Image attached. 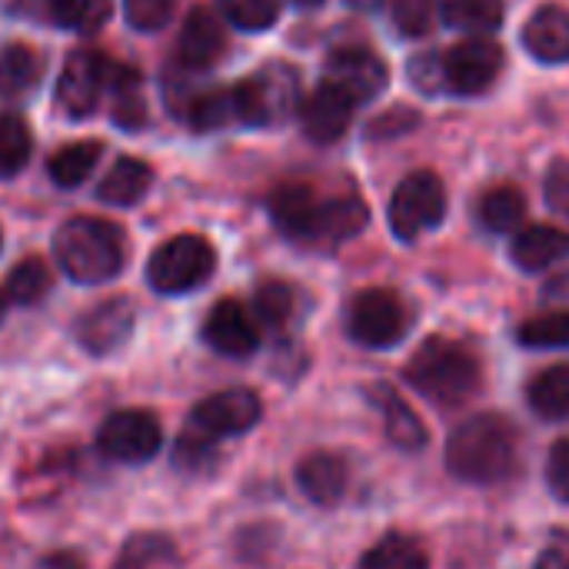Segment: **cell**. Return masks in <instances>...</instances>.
I'll list each match as a JSON object with an SVG mask.
<instances>
[{"label": "cell", "instance_id": "4dcf8cb0", "mask_svg": "<svg viewBox=\"0 0 569 569\" xmlns=\"http://www.w3.org/2000/svg\"><path fill=\"white\" fill-rule=\"evenodd\" d=\"M50 13L60 27L93 33L110 17V0H50Z\"/></svg>", "mask_w": 569, "mask_h": 569}, {"label": "cell", "instance_id": "8d00e7d4", "mask_svg": "<svg viewBox=\"0 0 569 569\" xmlns=\"http://www.w3.org/2000/svg\"><path fill=\"white\" fill-rule=\"evenodd\" d=\"M123 13L137 30H160L173 17V0H123Z\"/></svg>", "mask_w": 569, "mask_h": 569}, {"label": "cell", "instance_id": "ac0fdd59", "mask_svg": "<svg viewBox=\"0 0 569 569\" xmlns=\"http://www.w3.org/2000/svg\"><path fill=\"white\" fill-rule=\"evenodd\" d=\"M523 47L543 63H567L569 60V10L563 7H540L530 13L523 27Z\"/></svg>", "mask_w": 569, "mask_h": 569}, {"label": "cell", "instance_id": "52a82bcc", "mask_svg": "<svg viewBox=\"0 0 569 569\" xmlns=\"http://www.w3.org/2000/svg\"><path fill=\"white\" fill-rule=\"evenodd\" d=\"M447 213V187L433 170H417L400 180L390 200V227L400 240H417Z\"/></svg>", "mask_w": 569, "mask_h": 569}, {"label": "cell", "instance_id": "e0dca14e", "mask_svg": "<svg viewBox=\"0 0 569 569\" xmlns=\"http://www.w3.org/2000/svg\"><path fill=\"white\" fill-rule=\"evenodd\" d=\"M227 50V33L223 23L217 20V13H210L207 7H197L187 13L183 30H180V60L190 70H207L213 67Z\"/></svg>", "mask_w": 569, "mask_h": 569}, {"label": "cell", "instance_id": "83f0119b", "mask_svg": "<svg viewBox=\"0 0 569 569\" xmlns=\"http://www.w3.org/2000/svg\"><path fill=\"white\" fill-rule=\"evenodd\" d=\"M360 569H430V557L413 537L387 533L373 550L363 553Z\"/></svg>", "mask_w": 569, "mask_h": 569}, {"label": "cell", "instance_id": "7c38bea8", "mask_svg": "<svg viewBox=\"0 0 569 569\" xmlns=\"http://www.w3.org/2000/svg\"><path fill=\"white\" fill-rule=\"evenodd\" d=\"M110 80V60L97 50H77L67 57L57 80V103L67 117H87L97 110Z\"/></svg>", "mask_w": 569, "mask_h": 569}, {"label": "cell", "instance_id": "ffe728a7", "mask_svg": "<svg viewBox=\"0 0 569 569\" xmlns=\"http://www.w3.org/2000/svg\"><path fill=\"white\" fill-rule=\"evenodd\" d=\"M297 483H300L307 500L330 507V503H340V497L347 493L350 473L337 453H310L297 467Z\"/></svg>", "mask_w": 569, "mask_h": 569}, {"label": "cell", "instance_id": "d4e9b609", "mask_svg": "<svg viewBox=\"0 0 569 569\" xmlns=\"http://www.w3.org/2000/svg\"><path fill=\"white\" fill-rule=\"evenodd\" d=\"M110 100H113V120L127 130L143 127L147 103H143V80L130 67H110Z\"/></svg>", "mask_w": 569, "mask_h": 569}, {"label": "cell", "instance_id": "ba28073f", "mask_svg": "<svg viewBox=\"0 0 569 569\" xmlns=\"http://www.w3.org/2000/svg\"><path fill=\"white\" fill-rule=\"evenodd\" d=\"M347 327H350V337L357 343L383 350V347H393V343L403 340V333H407V307L393 290L370 287V290H360L353 297L350 313H347Z\"/></svg>", "mask_w": 569, "mask_h": 569}, {"label": "cell", "instance_id": "ab89813d", "mask_svg": "<svg viewBox=\"0 0 569 569\" xmlns=\"http://www.w3.org/2000/svg\"><path fill=\"white\" fill-rule=\"evenodd\" d=\"M393 20L403 33L410 37H420L430 30V7L427 0H397L393 3Z\"/></svg>", "mask_w": 569, "mask_h": 569}, {"label": "cell", "instance_id": "b9f144b4", "mask_svg": "<svg viewBox=\"0 0 569 569\" xmlns=\"http://www.w3.org/2000/svg\"><path fill=\"white\" fill-rule=\"evenodd\" d=\"M547 300L557 303V310H567L569 313V273H560L557 280H550L547 287Z\"/></svg>", "mask_w": 569, "mask_h": 569}, {"label": "cell", "instance_id": "4fadbf2b", "mask_svg": "<svg viewBox=\"0 0 569 569\" xmlns=\"http://www.w3.org/2000/svg\"><path fill=\"white\" fill-rule=\"evenodd\" d=\"M327 83L340 87L353 103H367L387 87V63L363 47H340L327 57Z\"/></svg>", "mask_w": 569, "mask_h": 569}, {"label": "cell", "instance_id": "5bb4252c", "mask_svg": "<svg viewBox=\"0 0 569 569\" xmlns=\"http://www.w3.org/2000/svg\"><path fill=\"white\" fill-rule=\"evenodd\" d=\"M203 340L223 357H250L260 347V330L240 300H220L203 323Z\"/></svg>", "mask_w": 569, "mask_h": 569}, {"label": "cell", "instance_id": "603a6c76", "mask_svg": "<svg viewBox=\"0 0 569 569\" xmlns=\"http://www.w3.org/2000/svg\"><path fill=\"white\" fill-rule=\"evenodd\" d=\"M527 400L543 420H569V363L547 367L527 387Z\"/></svg>", "mask_w": 569, "mask_h": 569}, {"label": "cell", "instance_id": "4316f807", "mask_svg": "<svg viewBox=\"0 0 569 569\" xmlns=\"http://www.w3.org/2000/svg\"><path fill=\"white\" fill-rule=\"evenodd\" d=\"M443 23L463 33H493L503 27V0H447Z\"/></svg>", "mask_w": 569, "mask_h": 569}, {"label": "cell", "instance_id": "cb8c5ba5", "mask_svg": "<svg viewBox=\"0 0 569 569\" xmlns=\"http://www.w3.org/2000/svg\"><path fill=\"white\" fill-rule=\"evenodd\" d=\"M43 77V60L27 43H10L0 53V93L3 97H23L30 93Z\"/></svg>", "mask_w": 569, "mask_h": 569}, {"label": "cell", "instance_id": "f1b7e54d", "mask_svg": "<svg viewBox=\"0 0 569 569\" xmlns=\"http://www.w3.org/2000/svg\"><path fill=\"white\" fill-rule=\"evenodd\" d=\"M480 223L493 233H510L523 223L527 213V197L517 187H493L480 197Z\"/></svg>", "mask_w": 569, "mask_h": 569}, {"label": "cell", "instance_id": "30bf717a", "mask_svg": "<svg viewBox=\"0 0 569 569\" xmlns=\"http://www.w3.org/2000/svg\"><path fill=\"white\" fill-rule=\"evenodd\" d=\"M160 423L147 410H117L103 420L97 447L117 463H147L160 450Z\"/></svg>", "mask_w": 569, "mask_h": 569}, {"label": "cell", "instance_id": "6da1fadb", "mask_svg": "<svg viewBox=\"0 0 569 569\" xmlns=\"http://www.w3.org/2000/svg\"><path fill=\"white\" fill-rule=\"evenodd\" d=\"M273 223L307 243H340L357 237L367 227V203L360 197H330L323 200L310 183H280L270 193Z\"/></svg>", "mask_w": 569, "mask_h": 569}, {"label": "cell", "instance_id": "8992f818", "mask_svg": "<svg viewBox=\"0 0 569 569\" xmlns=\"http://www.w3.org/2000/svg\"><path fill=\"white\" fill-rule=\"evenodd\" d=\"M233 103H237V123H247V127L280 123L287 120L293 103H300L297 73L283 63L257 70L253 77L233 87Z\"/></svg>", "mask_w": 569, "mask_h": 569}, {"label": "cell", "instance_id": "836d02e7", "mask_svg": "<svg viewBox=\"0 0 569 569\" xmlns=\"http://www.w3.org/2000/svg\"><path fill=\"white\" fill-rule=\"evenodd\" d=\"M237 120V103H233V87L230 90H210L200 93L190 103V123L197 130H220Z\"/></svg>", "mask_w": 569, "mask_h": 569}, {"label": "cell", "instance_id": "1f68e13d", "mask_svg": "<svg viewBox=\"0 0 569 569\" xmlns=\"http://www.w3.org/2000/svg\"><path fill=\"white\" fill-rule=\"evenodd\" d=\"M50 287V273H47V263L40 257H27L20 260L10 277H7V297L13 303H23V307H33Z\"/></svg>", "mask_w": 569, "mask_h": 569}, {"label": "cell", "instance_id": "7a4b0ae2", "mask_svg": "<svg viewBox=\"0 0 569 569\" xmlns=\"http://www.w3.org/2000/svg\"><path fill=\"white\" fill-rule=\"evenodd\" d=\"M517 433L500 413H477L463 420L447 443V467L457 480L490 487L513 473Z\"/></svg>", "mask_w": 569, "mask_h": 569}, {"label": "cell", "instance_id": "60d3db41", "mask_svg": "<svg viewBox=\"0 0 569 569\" xmlns=\"http://www.w3.org/2000/svg\"><path fill=\"white\" fill-rule=\"evenodd\" d=\"M537 569H569V537H557L537 560Z\"/></svg>", "mask_w": 569, "mask_h": 569}, {"label": "cell", "instance_id": "44dd1931", "mask_svg": "<svg viewBox=\"0 0 569 569\" xmlns=\"http://www.w3.org/2000/svg\"><path fill=\"white\" fill-rule=\"evenodd\" d=\"M370 397L377 400L380 413H383V427H387V437L403 447V450H420L427 443V427L423 420L407 407V400L393 390V387H373Z\"/></svg>", "mask_w": 569, "mask_h": 569}, {"label": "cell", "instance_id": "f6af8a7d", "mask_svg": "<svg viewBox=\"0 0 569 569\" xmlns=\"http://www.w3.org/2000/svg\"><path fill=\"white\" fill-rule=\"evenodd\" d=\"M0 243H3V233H0Z\"/></svg>", "mask_w": 569, "mask_h": 569}, {"label": "cell", "instance_id": "5b68a950", "mask_svg": "<svg viewBox=\"0 0 569 569\" xmlns=\"http://www.w3.org/2000/svg\"><path fill=\"white\" fill-rule=\"evenodd\" d=\"M217 267L213 247L197 233H180L160 243L147 263V280L157 293H190L210 280Z\"/></svg>", "mask_w": 569, "mask_h": 569}, {"label": "cell", "instance_id": "f35d334b", "mask_svg": "<svg viewBox=\"0 0 569 569\" xmlns=\"http://www.w3.org/2000/svg\"><path fill=\"white\" fill-rule=\"evenodd\" d=\"M543 190H547L550 210H557L560 217H569V160H553L550 163Z\"/></svg>", "mask_w": 569, "mask_h": 569}, {"label": "cell", "instance_id": "8fae6325", "mask_svg": "<svg viewBox=\"0 0 569 569\" xmlns=\"http://www.w3.org/2000/svg\"><path fill=\"white\" fill-rule=\"evenodd\" d=\"M260 397L253 390H223V393H213L207 400H200L190 413V433L217 443L223 437H237V433H247L250 427H257L260 420Z\"/></svg>", "mask_w": 569, "mask_h": 569}, {"label": "cell", "instance_id": "7bdbcfd3", "mask_svg": "<svg viewBox=\"0 0 569 569\" xmlns=\"http://www.w3.org/2000/svg\"><path fill=\"white\" fill-rule=\"evenodd\" d=\"M7 300H10L7 290H0V323H3V317H7Z\"/></svg>", "mask_w": 569, "mask_h": 569}, {"label": "cell", "instance_id": "277c9868", "mask_svg": "<svg viewBox=\"0 0 569 569\" xmlns=\"http://www.w3.org/2000/svg\"><path fill=\"white\" fill-rule=\"evenodd\" d=\"M53 257L73 283H107L123 267V233L100 217H73L53 237Z\"/></svg>", "mask_w": 569, "mask_h": 569}, {"label": "cell", "instance_id": "e575fe53", "mask_svg": "<svg viewBox=\"0 0 569 569\" xmlns=\"http://www.w3.org/2000/svg\"><path fill=\"white\" fill-rule=\"evenodd\" d=\"M220 7L240 30H267L280 17V0H220Z\"/></svg>", "mask_w": 569, "mask_h": 569}, {"label": "cell", "instance_id": "484cf974", "mask_svg": "<svg viewBox=\"0 0 569 569\" xmlns=\"http://www.w3.org/2000/svg\"><path fill=\"white\" fill-rule=\"evenodd\" d=\"M97 160H100V143H97V140H77V143L60 147V150L50 157L47 173H50V180H53L57 187L73 190V187H80V183L93 173Z\"/></svg>", "mask_w": 569, "mask_h": 569}, {"label": "cell", "instance_id": "ee69618b", "mask_svg": "<svg viewBox=\"0 0 569 569\" xmlns=\"http://www.w3.org/2000/svg\"><path fill=\"white\" fill-rule=\"evenodd\" d=\"M297 3H303V7H317V3H323V0H297Z\"/></svg>", "mask_w": 569, "mask_h": 569}, {"label": "cell", "instance_id": "d590c367", "mask_svg": "<svg viewBox=\"0 0 569 569\" xmlns=\"http://www.w3.org/2000/svg\"><path fill=\"white\" fill-rule=\"evenodd\" d=\"M253 310H257V317H260L263 323L283 327V323L290 320V313H293V290H290L287 283H280V280H270V283H263V287L257 290Z\"/></svg>", "mask_w": 569, "mask_h": 569}, {"label": "cell", "instance_id": "d6a6232c", "mask_svg": "<svg viewBox=\"0 0 569 569\" xmlns=\"http://www.w3.org/2000/svg\"><path fill=\"white\" fill-rule=\"evenodd\" d=\"M520 343L537 347V350H553L569 347V313L567 310H550L543 317H533L520 327Z\"/></svg>", "mask_w": 569, "mask_h": 569}, {"label": "cell", "instance_id": "9c48e42d", "mask_svg": "<svg viewBox=\"0 0 569 569\" xmlns=\"http://www.w3.org/2000/svg\"><path fill=\"white\" fill-rule=\"evenodd\" d=\"M503 63L507 60H503L500 43H493L487 37L463 40L440 57V87L463 93V97H477L497 83Z\"/></svg>", "mask_w": 569, "mask_h": 569}, {"label": "cell", "instance_id": "9a60e30c", "mask_svg": "<svg viewBox=\"0 0 569 569\" xmlns=\"http://www.w3.org/2000/svg\"><path fill=\"white\" fill-rule=\"evenodd\" d=\"M353 100L333 87V83H320L307 100H300V120H303V133L317 143H333L347 133L350 120H353Z\"/></svg>", "mask_w": 569, "mask_h": 569}, {"label": "cell", "instance_id": "7402d4cb", "mask_svg": "<svg viewBox=\"0 0 569 569\" xmlns=\"http://www.w3.org/2000/svg\"><path fill=\"white\" fill-rule=\"evenodd\" d=\"M150 183H153V170H150L143 160H137V157H120V160L110 167V173L103 177L97 197H100L103 203H110V207H130V203L143 200V193L150 190Z\"/></svg>", "mask_w": 569, "mask_h": 569}, {"label": "cell", "instance_id": "3957f363", "mask_svg": "<svg viewBox=\"0 0 569 569\" xmlns=\"http://www.w3.org/2000/svg\"><path fill=\"white\" fill-rule=\"evenodd\" d=\"M407 380L417 393L440 407H460L477 397L483 383L480 360L473 350L450 337H430L407 363Z\"/></svg>", "mask_w": 569, "mask_h": 569}, {"label": "cell", "instance_id": "d6986e66", "mask_svg": "<svg viewBox=\"0 0 569 569\" xmlns=\"http://www.w3.org/2000/svg\"><path fill=\"white\" fill-rule=\"evenodd\" d=\"M510 253H513V263L520 270L540 273V270H547V267L569 257V233L560 227H550V223H533L513 237Z\"/></svg>", "mask_w": 569, "mask_h": 569}, {"label": "cell", "instance_id": "f546056e", "mask_svg": "<svg viewBox=\"0 0 569 569\" xmlns=\"http://www.w3.org/2000/svg\"><path fill=\"white\" fill-rule=\"evenodd\" d=\"M30 150H33L30 127L20 117H13V113L0 117V180L17 177L27 167Z\"/></svg>", "mask_w": 569, "mask_h": 569}, {"label": "cell", "instance_id": "2e32d148", "mask_svg": "<svg viewBox=\"0 0 569 569\" xmlns=\"http://www.w3.org/2000/svg\"><path fill=\"white\" fill-rule=\"evenodd\" d=\"M130 330H133V307L130 300L113 297L80 317L77 340L83 343V350L103 357V353H113L130 337Z\"/></svg>", "mask_w": 569, "mask_h": 569}, {"label": "cell", "instance_id": "74e56055", "mask_svg": "<svg viewBox=\"0 0 569 569\" xmlns=\"http://www.w3.org/2000/svg\"><path fill=\"white\" fill-rule=\"evenodd\" d=\"M547 483L553 490L557 500L569 503V437L557 440L553 450H550V460H547Z\"/></svg>", "mask_w": 569, "mask_h": 569}]
</instances>
